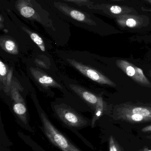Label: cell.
Returning a JSON list of instances; mask_svg holds the SVG:
<instances>
[{
	"mask_svg": "<svg viewBox=\"0 0 151 151\" xmlns=\"http://www.w3.org/2000/svg\"><path fill=\"white\" fill-rule=\"evenodd\" d=\"M104 110V104L103 99L101 97H98V102L95 107V111L93 119L91 120V127L92 128L95 127L97 121L103 115Z\"/></svg>",
	"mask_w": 151,
	"mask_h": 151,
	"instance_id": "obj_16",
	"label": "cell"
},
{
	"mask_svg": "<svg viewBox=\"0 0 151 151\" xmlns=\"http://www.w3.org/2000/svg\"><path fill=\"white\" fill-rule=\"evenodd\" d=\"M69 86L83 100L95 108L98 102V97L79 85L70 84Z\"/></svg>",
	"mask_w": 151,
	"mask_h": 151,
	"instance_id": "obj_12",
	"label": "cell"
},
{
	"mask_svg": "<svg viewBox=\"0 0 151 151\" xmlns=\"http://www.w3.org/2000/svg\"><path fill=\"white\" fill-rule=\"evenodd\" d=\"M88 8L90 9L101 11L107 15L115 17V18L118 16L125 14L137 13V12L133 8L128 6L113 5L107 4H93Z\"/></svg>",
	"mask_w": 151,
	"mask_h": 151,
	"instance_id": "obj_9",
	"label": "cell"
},
{
	"mask_svg": "<svg viewBox=\"0 0 151 151\" xmlns=\"http://www.w3.org/2000/svg\"><path fill=\"white\" fill-rule=\"evenodd\" d=\"M113 1H124V0H111Z\"/></svg>",
	"mask_w": 151,
	"mask_h": 151,
	"instance_id": "obj_24",
	"label": "cell"
},
{
	"mask_svg": "<svg viewBox=\"0 0 151 151\" xmlns=\"http://www.w3.org/2000/svg\"><path fill=\"white\" fill-rule=\"evenodd\" d=\"M54 6L63 14L74 20L90 25H96V23L87 12L79 10L61 2H54Z\"/></svg>",
	"mask_w": 151,
	"mask_h": 151,
	"instance_id": "obj_7",
	"label": "cell"
},
{
	"mask_svg": "<svg viewBox=\"0 0 151 151\" xmlns=\"http://www.w3.org/2000/svg\"><path fill=\"white\" fill-rule=\"evenodd\" d=\"M30 72L35 80L41 85L45 87H56L62 88L61 85L54 79L47 75L37 68L31 67Z\"/></svg>",
	"mask_w": 151,
	"mask_h": 151,
	"instance_id": "obj_11",
	"label": "cell"
},
{
	"mask_svg": "<svg viewBox=\"0 0 151 151\" xmlns=\"http://www.w3.org/2000/svg\"><path fill=\"white\" fill-rule=\"evenodd\" d=\"M22 30L25 32L29 36H30L31 40L38 46L42 51H45V47L44 42L42 38L36 33L31 31L25 27H22Z\"/></svg>",
	"mask_w": 151,
	"mask_h": 151,
	"instance_id": "obj_14",
	"label": "cell"
},
{
	"mask_svg": "<svg viewBox=\"0 0 151 151\" xmlns=\"http://www.w3.org/2000/svg\"><path fill=\"white\" fill-rule=\"evenodd\" d=\"M67 61L81 73L92 81L100 84H106L111 87H116V84L113 82L95 69L79 63L75 60L68 59Z\"/></svg>",
	"mask_w": 151,
	"mask_h": 151,
	"instance_id": "obj_5",
	"label": "cell"
},
{
	"mask_svg": "<svg viewBox=\"0 0 151 151\" xmlns=\"http://www.w3.org/2000/svg\"><path fill=\"white\" fill-rule=\"evenodd\" d=\"M12 72H9V73L8 74V76H7V83L9 85L10 84L11 80L12 78Z\"/></svg>",
	"mask_w": 151,
	"mask_h": 151,
	"instance_id": "obj_21",
	"label": "cell"
},
{
	"mask_svg": "<svg viewBox=\"0 0 151 151\" xmlns=\"http://www.w3.org/2000/svg\"><path fill=\"white\" fill-rule=\"evenodd\" d=\"M43 134L50 142L61 151H83L50 121L44 112L40 113Z\"/></svg>",
	"mask_w": 151,
	"mask_h": 151,
	"instance_id": "obj_2",
	"label": "cell"
},
{
	"mask_svg": "<svg viewBox=\"0 0 151 151\" xmlns=\"http://www.w3.org/2000/svg\"><path fill=\"white\" fill-rule=\"evenodd\" d=\"M12 95L14 100L13 110L17 118L20 120V126L30 133L35 134V130L29 125L27 119V111L24 99L20 96L16 88H12Z\"/></svg>",
	"mask_w": 151,
	"mask_h": 151,
	"instance_id": "obj_4",
	"label": "cell"
},
{
	"mask_svg": "<svg viewBox=\"0 0 151 151\" xmlns=\"http://www.w3.org/2000/svg\"><path fill=\"white\" fill-rule=\"evenodd\" d=\"M18 135L20 138L34 151H46L41 147L36 142H35L31 137L25 134L23 132H18Z\"/></svg>",
	"mask_w": 151,
	"mask_h": 151,
	"instance_id": "obj_15",
	"label": "cell"
},
{
	"mask_svg": "<svg viewBox=\"0 0 151 151\" xmlns=\"http://www.w3.org/2000/svg\"><path fill=\"white\" fill-rule=\"evenodd\" d=\"M0 44L2 48L6 52L13 55L18 53V49L16 42L9 36L1 37Z\"/></svg>",
	"mask_w": 151,
	"mask_h": 151,
	"instance_id": "obj_13",
	"label": "cell"
},
{
	"mask_svg": "<svg viewBox=\"0 0 151 151\" xmlns=\"http://www.w3.org/2000/svg\"><path fill=\"white\" fill-rule=\"evenodd\" d=\"M116 63L119 68L137 83L151 88V83L144 74L143 71L141 68L126 60H118L116 61Z\"/></svg>",
	"mask_w": 151,
	"mask_h": 151,
	"instance_id": "obj_6",
	"label": "cell"
},
{
	"mask_svg": "<svg viewBox=\"0 0 151 151\" xmlns=\"http://www.w3.org/2000/svg\"><path fill=\"white\" fill-rule=\"evenodd\" d=\"M147 17L137 16L133 14H125L116 17L118 24L123 27L136 28L142 26L145 22Z\"/></svg>",
	"mask_w": 151,
	"mask_h": 151,
	"instance_id": "obj_10",
	"label": "cell"
},
{
	"mask_svg": "<svg viewBox=\"0 0 151 151\" xmlns=\"http://www.w3.org/2000/svg\"><path fill=\"white\" fill-rule=\"evenodd\" d=\"M67 1L71 2L79 6H87V8L94 4V3L90 0H64Z\"/></svg>",
	"mask_w": 151,
	"mask_h": 151,
	"instance_id": "obj_18",
	"label": "cell"
},
{
	"mask_svg": "<svg viewBox=\"0 0 151 151\" xmlns=\"http://www.w3.org/2000/svg\"><path fill=\"white\" fill-rule=\"evenodd\" d=\"M146 1L150 3V4H151V0H145Z\"/></svg>",
	"mask_w": 151,
	"mask_h": 151,
	"instance_id": "obj_23",
	"label": "cell"
},
{
	"mask_svg": "<svg viewBox=\"0 0 151 151\" xmlns=\"http://www.w3.org/2000/svg\"><path fill=\"white\" fill-rule=\"evenodd\" d=\"M113 114H130L142 115L151 122V106L123 104L114 107Z\"/></svg>",
	"mask_w": 151,
	"mask_h": 151,
	"instance_id": "obj_8",
	"label": "cell"
},
{
	"mask_svg": "<svg viewBox=\"0 0 151 151\" xmlns=\"http://www.w3.org/2000/svg\"><path fill=\"white\" fill-rule=\"evenodd\" d=\"M15 8L25 18L36 21L43 26L55 31L49 13L43 9L35 0H16Z\"/></svg>",
	"mask_w": 151,
	"mask_h": 151,
	"instance_id": "obj_3",
	"label": "cell"
},
{
	"mask_svg": "<svg viewBox=\"0 0 151 151\" xmlns=\"http://www.w3.org/2000/svg\"><path fill=\"white\" fill-rule=\"evenodd\" d=\"M55 112L63 124L79 137L86 145L94 150V147L80 134L79 130L91 126V121L66 106H56Z\"/></svg>",
	"mask_w": 151,
	"mask_h": 151,
	"instance_id": "obj_1",
	"label": "cell"
},
{
	"mask_svg": "<svg viewBox=\"0 0 151 151\" xmlns=\"http://www.w3.org/2000/svg\"><path fill=\"white\" fill-rule=\"evenodd\" d=\"M142 132H151V125L146 126L143 128L142 129Z\"/></svg>",
	"mask_w": 151,
	"mask_h": 151,
	"instance_id": "obj_20",
	"label": "cell"
},
{
	"mask_svg": "<svg viewBox=\"0 0 151 151\" xmlns=\"http://www.w3.org/2000/svg\"><path fill=\"white\" fill-rule=\"evenodd\" d=\"M0 75H1V81L4 83L6 78H7L8 71L7 67L4 63L1 61H0Z\"/></svg>",
	"mask_w": 151,
	"mask_h": 151,
	"instance_id": "obj_19",
	"label": "cell"
},
{
	"mask_svg": "<svg viewBox=\"0 0 151 151\" xmlns=\"http://www.w3.org/2000/svg\"><path fill=\"white\" fill-rule=\"evenodd\" d=\"M109 151H122L119 145L113 136L109 138Z\"/></svg>",
	"mask_w": 151,
	"mask_h": 151,
	"instance_id": "obj_17",
	"label": "cell"
},
{
	"mask_svg": "<svg viewBox=\"0 0 151 151\" xmlns=\"http://www.w3.org/2000/svg\"><path fill=\"white\" fill-rule=\"evenodd\" d=\"M4 19L3 17H2V15L0 16V27L1 29H2L4 26Z\"/></svg>",
	"mask_w": 151,
	"mask_h": 151,
	"instance_id": "obj_22",
	"label": "cell"
}]
</instances>
